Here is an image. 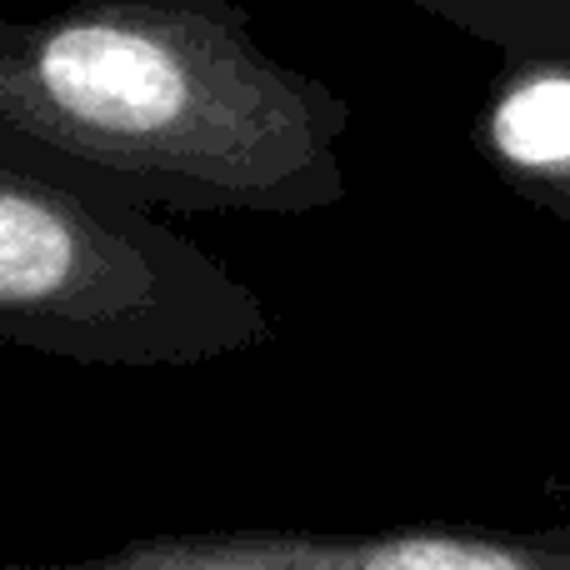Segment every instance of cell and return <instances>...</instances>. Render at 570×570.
I'll list each match as a JSON object with an SVG mask.
<instances>
[{"label":"cell","instance_id":"cell-1","mask_svg":"<svg viewBox=\"0 0 570 570\" xmlns=\"http://www.w3.org/2000/svg\"><path fill=\"white\" fill-rule=\"evenodd\" d=\"M351 100L276 60L236 0L0 16V146L146 210L315 216L351 196Z\"/></svg>","mask_w":570,"mask_h":570},{"label":"cell","instance_id":"cell-2","mask_svg":"<svg viewBox=\"0 0 570 570\" xmlns=\"http://www.w3.org/2000/svg\"><path fill=\"white\" fill-rule=\"evenodd\" d=\"M271 341V305L206 246L0 146V345L100 371H190Z\"/></svg>","mask_w":570,"mask_h":570},{"label":"cell","instance_id":"cell-3","mask_svg":"<svg viewBox=\"0 0 570 570\" xmlns=\"http://www.w3.org/2000/svg\"><path fill=\"white\" fill-rule=\"evenodd\" d=\"M0 570H570V525H401L371 535L315 531H190L140 535L90 561Z\"/></svg>","mask_w":570,"mask_h":570},{"label":"cell","instance_id":"cell-4","mask_svg":"<svg viewBox=\"0 0 570 570\" xmlns=\"http://www.w3.org/2000/svg\"><path fill=\"white\" fill-rule=\"evenodd\" d=\"M475 150L501 186L570 226V50L501 56L475 116Z\"/></svg>","mask_w":570,"mask_h":570},{"label":"cell","instance_id":"cell-5","mask_svg":"<svg viewBox=\"0 0 570 570\" xmlns=\"http://www.w3.org/2000/svg\"><path fill=\"white\" fill-rule=\"evenodd\" d=\"M495 46L501 56L570 50V0H401Z\"/></svg>","mask_w":570,"mask_h":570}]
</instances>
